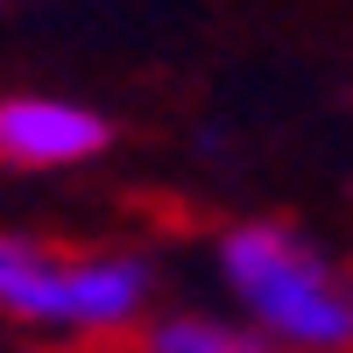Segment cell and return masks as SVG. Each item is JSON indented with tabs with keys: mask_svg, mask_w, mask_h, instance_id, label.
I'll return each instance as SVG.
<instances>
[{
	"mask_svg": "<svg viewBox=\"0 0 353 353\" xmlns=\"http://www.w3.org/2000/svg\"><path fill=\"white\" fill-rule=\"evenodd\" d=\"M219 276L241 297L248 325L261 339H276L283 353H346L353 346V283L297 226H276V219L226 226Z\"/></svg>",
	"mask_w": 353,
	"mask_h": 353,
	"instance_id": "obj_1",
	"label": "cell"
},
{
	"mask_svg": "<svg viewBox=\"0 0 353 353\" xmlns=\"http://www.w3.org/2000/svg\"><path fill=\"white\" fill-rule=\"evenodd\" d=\"M156 297L141 254H57L0 233V311L28 332H128Z\"/></svg>",
	"mask_w": 353,
	"mask_h": 353,
	"instance_id": "obj_2",
	"label": "cell"
},
{
	"mask_svg": "<svg viewBox=\"0 0 353 353\" xmlns=\"http://www.w3.org/2000/svg\"><path fill=\"white\" fill-rule=\"evenodd\" d=\"M106 113L78 106V99H50V92H14L0 99V163L14 170H71L92 163L106 149Z\"/></svg>",
	"mask_w": 353,
	"mask_h": 353,
	"instance_id": "obj_3",
	"label": "cell"
},
{
	"mask_svg": "<svg viewBox=\"0 0 353 353\" xmlns=\"http://www.w3.org/2000/svg\"><path fill=\"white\" fill-rule=\"evenodd\" d=\"M141 353H261V332L205 318V311H176V318L141 325Z\"/></svg>",
	"mask_w": 353,
	"mask_h": 353,
	"instance_id": "obj_4",
	"label": "cell"
},
{
	"mask_svg": "<svg viewBox=\"0 0 353 353\" xmlns=\"http://www.w3.org/2000/svg\"><path fill=\"white\" fill-rule=\"evenodd\" d=\"M261 353H269V346H261Z\"/></svg>",
	"mask_w": 353,
	"mask_h": 353,
	"instance_id": "obj_5",
	"label": "cell"
}]
</instances>
